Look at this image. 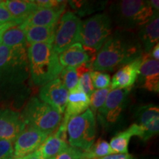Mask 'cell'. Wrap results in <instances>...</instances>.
<instances>
[{
    "label": "cell",
    "instance_id": "1",
    "mask_svg": "<svg viewBox=\"0 0 159 159\" xmlns=\"http://www.w3.org/2000/svg\"><path fill=\"white\" fill-rule=\"evenodd\" d=\"M144 53L134 32L116 29L97 52L91 69L113 71L140 58Z\"/></svg>",
    "mask_w": 159,
    "mask_h": 159
},
{
    "label": "cell",
    "instance_id": "2",
    "mask_svg": "<svg viewBox=\"0 0 159 159\" xmlns=\"http://www.w3.org/2000/svg\"><path fill=\"white\" fill-rule=\"evenodd\" d=\"M27 47L0 46V101L22 94L30 77Z\"/></svg>",
    "mask_w": 159,
    "mask_h": 159
},
{
    "label": "cell",
    "instance_id": "3",
    "mask_svg": "<svg viewBox=\"0 0 159 159\" xmlns=\"http://www.w3.org/2000/svg\"><path fill=\"white\" fill-rule=\"evenodd\" d=\"M29 71L33 84L43 86L59 77L63 67L52 44L33 43L27 47Z\"/></svg>",
    "mask_w": 159,
    "mask_h": 159
},
{
    "label": "cell",
    "instance_id": "4",
    "mask_svg": "<svg viewBox=\"0 0 159 159\" xmlns=\"http://www.w3.org/2000/svg\"><path fill=\"white\" fill-rule=\"evenodd\" d=\"M153 14L148 1L123 0L111 5L109 16L117 29L133 32L148 23Z\"/></svg>",
    "mask_w": 159,
    "mask_h": 159
},
{
    "label": "cell",
    "instance_id": "5",
    "mask_svg": "<svg viewBox=\"0 0 159 159\" xmlns=\"http://www.w3.org/2000/svg\"><path fill=\"white\" fill-rule=\"evenodd\" d=\"M21 115L27 125L37 129L47 136L54 134L63 120L62 114L36 97L29 99Z\"/></svg>",
    "mask_w": 159,
    "mask_h": 159
},
{
    "label": "cell",
    "instance_id": "6",
    "mask_svg": "<svg viewBox=\"0 0 159 159\" xmlns=\"http://www.w3.org/2000/svg\"><path fill=\"white\" fill-rule=\"evenodd\" d=\"M113 23L106 13H97L82 21L80 43L91 56L96 57L103 43L112 33Z\"/></svg>",
    "mask_w": 159,
    "mask_h": 159
},
{
    "label": "cell",
    "instance_id": "7",
    "mask_svg": "<svg viewBox=\"0 0 159 159\" xmlns=\"http://www.w3.org/2000/svg\"><path fill=\"white\" fill-rule=\"evenodd\" d=\"M96 118L91 109L71 116L67 123V142L70 147L85 152L94 144L96 139Z\"/></svg>",
    "mask_w": 159,
    "mask_h": 159
},
{
    "label": "cell",
    "instance_id": "8",
    "mask_svg": "<svg viewBox=\"0 0 159 159\" xmlns=\"http://www.w3.org/2000/svg\"><path fill=\"white\" fill-rule=\"evenodd\" d=\"M82 21L71 11H67L60 18L55 26V38L52 47L57 54H61L66 49L80 40Z\"/></svg>",
    "mask_w": 159,
    "mask_h": 159
},
{
    "label": "cell",
    "instance_id": "9",
    "mask_svg": "<svg viewBox=\"0 0 159 159\" xmlns=\"http://www.w3.org/2000/svg\"><path fill=\"white\" fill-rule=\"evenodd\" d=\"M130 89L111 90L104 105L98 110L100 119L107 124H114L118 120L127 104Z\"/></svg>",
    "mask_w": 159,
    "mask_h": 159
},
{
    "label": "cell",
    "instance_id": "10",
    "mask_svg": "<svg viewBox=\"0 0 159 159\" xmlns=\"http://www.w3.org/2000/svg\"><path fill=\"white\" fill-rule=\"evenodd\" d=\"M69 91L59 77L41 86L39 91V99L50 105L59 114H64L66 107Z\"/></svg>",
    "mask_w": 159,
    "mask_h": 159
},
{
    "label": "cell",
    "instance_id": "11",
    "mask_svg": "<svg viewBox=\"0 0 159 159\" xmlns=\"http://www.w3.org/2000/svg\"><path fill=\"white\" fill-rule=\"evenodd\" d=\"M48 136L27 125L13 142V157L23 158L39 149Z\"/></svg>",
    "mask_w": 159,
    "mask_h": 159
},
{
    "label": "cell",
    "instance_id": "12",
    "mask_svg": "<svg viewBox=\"0 0 159 159\" xmlns=\"http://www.w3.org/2000/svg\"><path fill=\"white\" fill-rule=\"evenodd\" d=\"M135 116L141 129L139 138L144 142L148 141L158 134L159 130V108L156 105L148 104L139 107Z\"/></svg>",
    "mask_w": 159,
    "mask_h": 159
},
{
    "label": "cell",
    "instance_id": "13",
    "mask_svg": "<svg viewBox=\"0 0 159 159\" xmlns=\"http://www.w3.org/2000/svg\"><path fill=\"white\" fill-rule=\"evenodd\" d=\"M26 126L21 113L10 108L0 109V140L13 143Z\"/></svg>",
    "mask_w": 159,
    "mask_h": 159
},
{
    "label": "cell",
    "instance_id": "14",
    "mask_svg": "<svg viewBox=\"0 0 159 159\" xmlns=\"http://www.w3.org/2000/svg\"><path fill=\"white\" fill-rule=\"evenodd\" d=\"M141 88L151 92L159 91V63L152 58L149 53H144L138 77Z\"/></svg>",
    "mask_w": 159,
    "mask_h": 159
},
{
    "label": "cell",
    "instance_id": "15",
    "mask_svg": "<svg viewBox=\"0 0 159 159\" xmlns=\"http://www.w3.org/2000/svg\"><path fill=\"white\" fill-rule=\"evenodd\" d=\"M66 4L52 8L38 7L21 24L23 26H39V27H55L61 16L64 13Z\"/></svg>",
    "mask_w": 159,
    "mask_h": 159
},
{
    "label": "cell",
    "instance_id": "16",
    "mask_svg": "<svg viewBox=\"0 0 159 159\" xmlns=\"http://www.w3.org/2000/svg\"><path fill=\"white\" fill-rule=\"evenodd\" d=\"M142 57L128 64L123 66L111 80V90L116 89H130L138 79Z\"/></svg>",
    "mask_w": 159,
    "mask_h": 159
},
{
    "label": "cell",
    "instance_id": "17",
    "mask_svg": "<svg viewBox=\"0 0 159 159\" xmlns=\"http://www.w3.org/2000/svg\"><path fill=\"white\" fill-rule=\"evenodd\" d=\"M58 60L63 68L71 67L76 69L84 63H89L91 68L94 57L85 50L80 43H76L59 54Z\"/></svg>",
    "mask_w": 159,
    "mask_h": 159
},
{
    "label": "cell",
    "instance_id": "18",
    "mask_svg": "<svg viewBox=\"0 0 159 159\" xmlns=\"http://www.w3.org/2000/svg\"><path fill=\"white\" fill-rule=\"evenodd\" d=\"M138 39L143 51L149 53L159 41V19L158 12L154 11L152 19L140 27Z\"/></svg>",
    "mask_w": 159,
    "mask_h": 159
},
{
    "label": "cell",
    "instance_id": "19",
    "mask_svg": "<svg viewBox=\"0 0 159 159\" xmlns=\"http://www.w3.org/2000/svg\"><path fill=\"white\" fill-rule=\"evenodd\" d=\"M89 105V97L77 86L74 90L69 92L63 119L68 122L70 117L77 116L88 110Z\"/></svg>",
    "mask_w": 159,
    "mask_h": 159
},
{
    "label": "cell",
    "instance_id": "20",
    "mask_svg": "<svg viewBox=\"0 0 159 159\" xmlns=\"http://www.w3.org/2000/svg\"><path fill=\"white\" fill-rule=\"evenodd\" d=\"M20 26L25 31L27 43L29 45L33 43H53L55 27L23 26L21 25Z\"/></svg>",
    "mask_w": 159,
    "mask_h": 159
},
{
    "label": "cell",
    "instance_id": "21",
    "mask_svg": "<svg viewBox=\"0 0 159 159\" xmlns=\"http://www.w3.org/2000/svg\"><path fill=\"white\" fill-rule=\"evenodd\" d=\"M134 136L140 137L141 129L139 125L134 123L124 131L119 134L111 139L110 147L113 153H128V146L130 138Z\"/></svg>",
    "mask_w": 159,
    "mask_h": 159
},
{
    "label": "cell",
    "instance_id": "22",
    "mask_svg": "<svg viewBox=\"0 0 159 159\" xmlns=\"http://www.w3.org/2000/svg\"><path fill=\"white\" fill-rule=\"evenodd\" d=\"M69 145L66 139L60 136L56 132L47 137L38 150L44 159L55 158Z\"/></svg>",
    "mask_w": 159,
    "mask_h": 159
},
{
    "label": "cell",
    "instance_id": "23",
    "mask_svg": "<svg viewBox=\"0 0 159 159\" xmlns=\"http://www.w3.org/2000/svg\"><path fill=\"white\" fill-rule=\"evenodd\" d=\"M4 5L15 19L23 22L38 8L34 1L27 0H7L4 1Z\"/></svg>",
    "mask_w": 159,
    "mask_h": 159
},
{
    "label": "cell",
    "instance_id": "24",
    "mask_svg": "<svg viewBox=\"0 0 159 159\" xmlns=\"http://www.w3.org/2000/svg\"><path fill=\"white\" fill-rule=\"evenodd\" d=\"M2 43L10 48L19 47H27L25 31L21 26H13L4 32L2 35Z\"/></svg>",
    "mask_w": 159,
    "mask_h": 159
},
{
    "label": "cell",
    "instance_id": "25",
    "mask_svg": "<svg viewBox=\"0 0 159 159\" xmlns=\"http://www.w3.org/2000/svg\"><path fill=\"white\" fill-rule=\"evenodd\" d=\"M114 154L110 144L103 139H99L87 151L83 152L85 159H99Z\"/></svg>",
    "mask_w": 159,
    "mask_h": 159
},
{
    "label": "cell",
    "instance_id": "26",
    "mask_svg": "<svg viewBox=\"0 0 159 159\" xmlns=\"http://www.w3.org/2000/svg\"><path fill=\"white\" fill-rule=\"evenodd\" d=\"M58 77L69 92L73 91L78 86L79 78L75 68H63Z\"/></svg>",
    "mask_w": 159,
    "mask_h": 159
},
{
    "label": "cell",
    "instance_id": "27",
    "mask_svg": "<svg viewBox=\"0 0 159 159\" xmlns=\"http://www.w3.org/2000/svg\"><path fill=\"white\" fill-rule=\"evenodd\" d=\"M110 91V87L103 89H97L93 91L92 94L89 97V100H90L89 106H91V110L94 114L104 105L105 99Z\"/></svg>",
    "mask_w": 159,
    "mask_h": 159
},
{
    "label": "cell",
    "instance_id": "28",
    "mask_svg": "<svg viewBox=\"0 0 159 159\" xmlns=\"http://www.w3.org/2000/svg\"><path fill=\"white\" fill-rule=\"evenodd\" d=\"M90 76L94 89H107L111 85V76L107 73L99 71H91Z\"/></svg>",
    "mask_w": 159,
    "mask_h": 159
},
{
    "label": "cell",
    "instance_id": "29",
    "mask_svg": "<svg viewBox=\"0 0 159 159\" xmlns=\"http://www.w3.org/2000/svg\"><path fill=\"white\" fill-rule=\"evenodd\" d=\"M90 71H86V72L83 73L78 77V86L79 88L82 90L85 94L89 97L91 96L93 91H94V86H93L92 81H91Z\"/></svg>",
    "mask_w": 159,
    "mask_h": 159
},
{
    "label": "cell",
    "instance_id": "30",
    "mask_svg": "<svg viewBox=\"0 0 159 159\" xmlns=\"http://www.w3.org/2000/svg\"><path fill=\"white\" fill-rule=\"evenodd\" d=\"M55 159H85L83 151L69 146L55 157Z\"/></svg>",
    "mask_w": 159,
    "mask_h": 159
},
{
    "label": "cell",
    "instance_id": "31",
    "mask_svg": "<svg viewBox=\"0 0 159 159\" xmlns=\"http://www.w3.org/2000/svg\"><path fill=\"white\" fill-rule=\"evenodd\" d=\"M13 156V143L0 140V159H9Z\"/></svg>",
    "mask_w": 159,
    "mask_h": 159
},
{
    "label": "cell",
    "instance_id": "32",
    "mask_svg": "<svg viewBox=\"0 0 159 159\" xmlns=\"http://www.w3.org/2000/svg\"><path fill=\"white\" fill-rule=\"evenodd\" d=\"M10 22H17L21 25L23 21H21V20L15 19L8 11V10L6 8L3 2L0 5V26Z\"/></svg>",
    "mask_w": 159,
    "mask_h": 159
},
{
    "label": "cell",
    "instance_id": "33",
    "mask_svg": "<svg viewBox=\"0 0 159 159\" xmlns=\"http://www.w3.org/2000/svg\"><path fill=\"white\" fill-rule=\"evenodd\" d=\"M38 7H43V8H52L61 5L63 2L60 0H37L34 1Z\"/></svg>",
    "mask_w": 159,
    "mask_h": 159
},
{
    "label": "cell",
    "instance_id": "34",
    "mask_svg": "<svg viewBox=\"0 0 159 159\" xmlns=\"http://www.w3.org/2000/svg\"><path fill=\"white\" fill-rule=\"evenodd\" d=\"M99 159H135L133 155L129 153H114Z\"/></svg>",
    "mask_w": 159,
    "mask_h": 159
},
{
    "label": "cell",
    "instance_id": "35",
    "mask_svg": "<svg viewBox=\"0 0 159 159\" xmlns=\"http://www.w3.org/2000/svg\"><path fill=\"white\" fill-rule=\"evenodd\" d=\"M17 25H20V24L17 22H10V23L5 24V25L0 26V46L2 44V35L4 32L10 28V27H13V26H17Z\"/></svg>",
    "mask_w": 159,
    "mask_h": 159
},
{
    "label": "cell",
    "instance_id": "36",
    "mask_svg": "<svg viewBox=\"0 0 159 159\" xmlns=\"http://www.w3.org/2000/svg\"><path fill=\"white\" fill-rule=\"evenodd\" d=\"M149 54L151 56L152 58H153L156 61H158L159 59V44H156L154 46L153 48L151 49V51L149 52Z\"/></svg>",
    "mask_w": 159,
    "mask_h": 159
},
{
    "label": "cell",
    "instance_id": "37",
    "mask_svg": "<svg viewBox=\"0 0 159 159\" xmlns=\"http://www.w3.org/2000/svg\"><path fill=\"white\" fill-rule=\"evenodd\" d=\"M21 158L22 159H44L42 156H41V155L39 152V150L35 151V152H33V153L27 155V156L23 157V158Z\"/></svg>",
    "mask_w": 159,
    "mask_h": 159
},
{
    "label": "cell",
    "instance_id": "38",
    "mask_svg": "<svg viewBox=\"0 0 159 159\" xmlns=\"http://www.w3.org/2000/svg\"><path fill=\"white\" fill-rule=\"evenodd\" d=\"M148 2L154 11H156V12L159 11V1L158 0H150V1H148Z\"/></svg>",
    "mask_w": 159,
    "mask_h": 159
},
{
    "label": "cell",
    "instance_id": "39",
    "mask_svg": "<svg viewBox=\"0 0 159 159\" xmlns=\"http://www.w3.org/2000/svg\"><path fill=\"white\" fill-rule=\"evenodd\" d=\"M9 159H22L21 158H16V157H12V158H9Z\"/></svg>",
    "mask_w": 159,
    "mask_h": 159
},
{
    "label": "cell",
    "instance_id": "40",
    "mask_svg": "<svg viewBox=\"0 0 159 159\" xmlns=\"http://www.w3.org/2000/svg\"><path fill=\"white\" fill-rule=\"evenodd\" d=\"M4 2V1H1V0H0V5H1V4H2Z\"/></svg>",
    "mask_w": 159,
    "mask_h": 159
},
{
    "label": "cell",
    "instance_id": "41",
    "mask_svg": "<svg viewBox=\"0 0 159 159\" xmlns=\"http://www.w3.org/2000/svg\"><path fill=\"white\" fill-rule=\"evenodd\" d=\"M49 159H55V158H49Z\"/></svg>",
    "mask_w": 159,
    "mask_h": 159
}]
</instances>
